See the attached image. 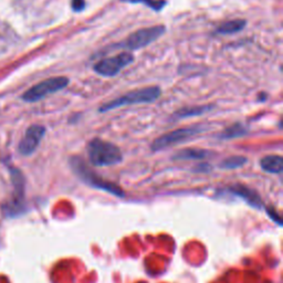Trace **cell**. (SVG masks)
<instances>
[{"label":"cell","mask_w":283,"mask_h":283,"mask_svg":"<svg viewBox=\"0 0 283 283\" xmlns=\"http://www.w3.org/2000/svg\"><path fill=\"white\" fill-rule=\"evenodd\" d=\"M134 61V56L130 52H122L110 58H105L99 61L94 66V71L102 77H115L121 72L125 67L131 65Z\"/></svg>","instance_id":"52a82bcc"},{"label":"cell","mask_w":283,"mask_h":283,"mask_svg":"<svg viewBox=\"0 0 283 283\" xmlns=\"http://www.w3.org/2000/svg\"><path fill=\"white\" fill-rule=\"evenodd\" d=\"M209 154L210 153L206 149L186 148L176 153L173 159L176 161H198L206 159V157L209 156Z\"/></svg>","instance_id":"30bf717a"},{"label":"cell","mask_w":283,"mask_h":283,"mask_svg":"<svg viewBox=\"0 0 283 283\" xmlns=\"http://www.w3.org/2000/svg\"><path fill=\"white\" fill-rule=\"evenodd\" d=\"M68 84L69 79L66 77H55L43 80L24 92L22 99L26 102H37V101L48 97L49 94L64 90Z\"/></svg>","instance_id":"277c9868"},{"label":"cell","mask_w":283,"mask_h":283,"mask_svg":"<svg viewBox=\"0 0 283 283\" xmlns=\"http://www.w3.org/2000/svg\"><path fill=\"white\" fill-rule=\"evenodd\" d=\"M165 26H162V24L140 29L135 31V33L131 34L128 37V39L122 43L121 47L128 50L143 49L161 38L165 34Z\"/></svg>","instance_id":"8992f818"},{"label":"cell","mask_w":283,"mask_h":283,"mask_svg":"<svg viewBox=\"0 0 283 283\" xmlns=\"http://www.w3.org/2000/svg\"><path fill=\"white\" fill-rule=\"evenodd\" d=\"M123 2L145 5L150 9H153L154 11H161L166 6L165 0H123Z\"/></svg>","instance_id":"2e32d148"},{"label":"cell","mask_w":283,"mask_h":283,"mask_svg":"<svg viewBox=\"0 0 283 283\" xmlns=\"http://www.w3.org/2000/svg\"><path fill=\"white\" fill-rule=\"evenodd\" d=\"M247 134V129L241 123H236L231 127L226 129L223 133L219 134V138L222 140H231V138L241 137Z\"/></svg>","instance_id":"5bb4252c"},{"label":"cell","mask_w":283,"mask_h":283,"mask_svg":"<svg viewBox=\"0 0 283 283\" xmlns=\"http://www.w3.org/2000/svg\"><path fill=\"white\" fill-rule=\"evenodd\" d=\"M46 134V129L42 125H31L26 131L22 140L19 143V153L28 156L36 152V149L39 146L43 136Z\"/></svg>","instance_id":"ba28073f"},{"label":"cell","mask_w":283,"mask_h":283,"mask_svg":"<svg viewBox=\"0 0 283 283\" xmlns=\"http://www.w3.org/2000/svg\"><path fill=\"white\" fill-rule=\"evenodd\" d=\"M204 131H205L204 127H201V125H195V127L183 128V129L168 132V133L160 136L159 138H156L150 147H152V149L155 150V152L156 150L165 149L167 147L176 145V144L191 140L192 137L203 133Z\"/></svg>","instance_id":"5b68a950"},{"label":"cell","mask_w":283,"mask_h":283,"mask_svg":"<svg viewBox=\"0 0 283 283\" xmlns=\"http://www.w3.org/2000/svg\"><path fill=\"white\" fill-rule=\"evenodd\" d=\"M71 6L74 11L80 12L85 8V0H72Z\"/></svg>","instance_id":"e0dca14e"},{"label":"cell","mask_w":283,"mask_h":283,"mask_svg":"<svg viewBox=\"0 0 283 283\" xmlns=\"http://www.w3.org/2000/svg\"><path fill=\"white\" fill-rule=\"evenodd\" d=\"M247 26V21L242 19H237V20H230L227 22H224L223 24L217 28L216 33L219 35H234L237 33H240Z\"/></svg>","instance_id":"7c38bea8"},{"label":"cell","mask_w":283,"mask_h":283,"mask_svg":"<svg viewBox=\"0 0 283 283\" xmlns=\"http://www.w3.org/2000/svg\"><path fill=\"white\" fill-rule=\"evenodd\" d=\"M215 105L206 104V105H196V106H188V108L180 109L175 113V116L178 118H186V117H194L204 115L206 113L212 111Z\"/></svg>","instance_id":"8fae6325"},{"label":"cell","mask_w":283,"mask_h":283,"mask_svg":"<svg viewBox=\"0 0 283 283\" xmlns=\"http://www.w3.org/2000/svg\"><path fill=\"white\" fill-rule=\"evenodd\" d=\"M70 165L72 166L75 174H77L81 179L84 180L87 185H90L94 188H98V190L108 192L112 195H115V196H119V197L124 196V192L121 190V188L115 184H112L110 181H106L101 178L99 175H97L86 166L83 160L80 159V157L78 156L72 157L70 160Z\"/></svg>","instance_id":"3957f363"},{"label":"cell","mask_w":283,"mask_h":283,"mask_svg":"<svg viewBox=\"0 0 283 283\" xmlns=\"http://www.w3.org/2000/svg\"><path fill=\"white\" fill-rule=\"evenodd\" d=\"M161 93L162 91L159 86L142 87V89L128 92L122 97L112 100L110 102L104 103L102 106H100L99 111L101 113H105L114 109L122 108V106L142 104V103H152L161 97Z\"/></svg>","instance_id":"7a4b0ae2"},{"label":"cell","mask_w":283,"mask_h":283,"mask_svg":"<svg viewBox=\"0 0 283 283\" xmlns=\"http://www.w3.org/2000/svg\"><path fill=\"white\" fill-rule=\"evenodd\" d=\"M87 155L90 163L98 167L117 165L123 161V155L114 144L96 137L87 144Z\"/></svg>","instance_id":"6da1fadb"},{"label":"cell","mask_w":283,"mask_h":283,"mask_svg":"<svg viewBox=\"0 0 283 283\" xmlns=\"http://www.w3.org/2000/svg\"><path fill=\"white\" fill-rule=\"evenodd\" d=\"M231 191L234 192L236 195H238V196H240V197L246 199L250 205H253L255 207H259V205L261 204L260 198H259V196H258V194H256L254 191L249 190V188H247V187H243L241 185H237L236 187L232 188Z\"/></svg>","instance_id":"4fadbf2b"},{"label":"cell","mask_w":283,"mask_h":283,"mask_svg":"<svg viewBox=\"0 0 283 283\" xmlns=\"http://www.w3.org/2000/svg\"><path fill=\"white\" fill-rule=\"evenodd\" d=\"M247 163V159L243 156H230L222 162L220 167L223 169H236L242 167Z\"/></svg>","instance_id":"9a60e30c"},{"label":"cell","mask_w":283,"mask_h":283,"mask_svg":"<svg viewBox=\"0 0 283 283\" xmlns=\"http://www.w3.org/2000/svg\"><path fill=\"white\" fill-rule=\"evenodd\" d=\"M261 168L270 174H280L283 171V159L280 155H269L260 162Z\"/></svg>","instance_id":"9c48e42d"}]
</instances>
